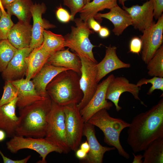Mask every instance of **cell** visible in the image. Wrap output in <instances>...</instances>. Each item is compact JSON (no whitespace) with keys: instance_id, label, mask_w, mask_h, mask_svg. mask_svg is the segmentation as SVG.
<instances>
[{"instance_id":"22","label":"cell","mask_w":163,"mask_h":163,"mask_svg":"<svg viewBox=\"0 0 163 163\" xmlns=\"http://www.w3.org/2000/svg\"><path fill=\"white\" fill-rule=\"evenodd\" d=\"M69 49L68 48L51 55L46 62L55 66L72 70L81 75L82 65L81 59L75 53L71 52Z\"/></svg>"},{"instance_id":"30","label":"cell","mask_w":163,"mask_h":163,"mask_svg":"<svg viewBox=\"0 0 163 163\" xmlns=\"http://www.w3.org/2000/svg\"><path fill=\"white\" fill-rule=\"evenodd\" d=\"M18 50L7 39L0 40V73L5 70Z\"/></svg>"},{"instance_id":"31","label":"cell","mask_w":163,"mask_h":163,"mask_svg":"<svg viewBox=\"0 0 163 163\" xmlns=\"http://www.w3.org/2000/svg\"><path fill=\"white\" fill-rule=\"evenodd\" d=\"M2 15L0 18V40L7 39L8 33L14 25L11 15L6 12L0 1Z\"/></svg>"},{"instance_id":"29","label":"cell","mask_w":163,"mask_h":163,"mask_svg":"<svg viewBox=\"0 0 163 163\" xmlns=\"http://www.w3.org/2000/svg\"><path fill=\"white\" fill-rule=\"evenodd\" d=\"M148 74L150 76L163 77V45L157 50L148 63Z\"/></svg>"},{"instance_id":"48","label":"cell","mask_w":163,"mask_h":163,"mask_svg":"<svg viewBox=\"0 0 163 163\" xmlns=\"http://www.w3.org/2000/svg\"><path fill=\"white\" fill-rule=\"evenodd\" d=\"M1 15H2V11L1 10V8L0 7V18L1 16Z\"/></svg>"},{"instance_id":"8","label":"cell","mask_w":163,"mask_h":163,"mask_svg":"<svg viewBox=\"0 0 163 163\" xmlns=\"http://www.w3.org/2000/svg\"><path fill=\"white\" fill-rule=\"evenodd\" d=\"M76 104L63 106L67 141L70 150L75 152L80 145L85 122Z\"/></svg>"},{"instance_id":"11","label":"cell","mask_w":163,"mask_h":163,"mask_svg":"<svg viewBox=\"0 0 163 163\" xmlns=\"http://www.w3.org/2000/svg\"><path fill=\"white\" fill-rule=\"evenodd\" d=\"M140 88L136 84L130 83L124 77H114L108 86L106 98L114 104L117 112L122 109V107L119 105L120 97L123 93L126 92L131 94L135 99L139 101L141 104L146 106L139 97Z\"/></svg>"},{"instance_id":"10","label":"cell","mask_w":163,"mask_h":163,"mask_svg":"<svg viewBox=\"0 0 163 163\" xmlns=\"http://www.w3.org/2000/svg\"><path fill=\"white\" fill-rule=\"evenodd\" d=\"M140 36L142 43L141 58L147 64L163 41V14L149 27L144 30Z\"/></svg>"},{"instance_id":"41","label":"cell","mask_w":163,"mask_h":163,"mask_svg":"<svg viewBox=\"0 0 163 163\" xmlns=\"http://www.w3.org/2000/svg\"><path fill=\"white\" fill-rule=\"evenodd\" d=\"M100 36L103 38L107 37L110 34L109 30L106 27H102L99 32Z\"/></svg>"},{"instance_id":"43","label":"cell","mask_w":163,"mask_h":163,"mask_svg":"<svg viewBox=\"0 0 163 163\" xmlns=\"http://www.w3.org/2000/svg\"><path fill=\"white\" fill-rule=\"evenodd\" d=\"M87 154L89 150V147L87 141L82 143L80 145V148Z\"/></svg>"},{"instance_id":"24","label":"cell","mask_w":163,"mask_h":163,"mask_svg":"<svg viewBox=\"0 0 163 163\" xmlns=\"http://www.w3.org/2000/svg\"><path fill=\"white\" fill-rule=\"evenodd\" d=\"M50 55L42 44L34 49L25 58L27 65L25 79L29 81L33 79L46 63Z\"/></svg>"},{"instance_id":"16","label":"cell","mask_w":163,"mask_h":163,"mask_svg":"<svg viewBox=\"0 0 163 163\" xmlns=\"http://www.w3.org/2000/svg\"><path fill=\"white\" fill-rule=\"evenodd\" d=\"M94 126L88 121L84 123L83 135L86 137L89 147L85 160L89 163H102L105 153L116 148L103 146L100 144L95 135Z\"/></svg>"},{"instance_id":"4","label":"cell","mask_w":163,"mask_h":163,"mask_svg":"<svg viewBox=\"0 0 163 163\" xmlns=\"http://www.w3.org/2000/svg\"><path fill=\"white\" fill-rule=\"evenodd\" d=\"M107 110L105 109L101 110L93 115L88 121L102 131L105 143L115 147L120 155L129 159V155L122 146L120 136L122 131L128 127L130 123L121 119L112 117Z\"/></svg>"},{"instance_id":"17","label":"cell","mask_w":163,"mask_h":163,"mask_svg":"<svg viewBox=\"0 0 163 163\" xmlns=\"http://www.w3.org/2000/svg\"><path fill=\"white\" fill-rule=\"evenodd\" d=\"M117 47H106L105 55L103 59L96 64L97 70V82L101 80L111 72L119 69L129 68L130 64L125 63L120 59L117 54Z\"/></svg>"},{"instance_id":"32","label":"cell","mask_w":163,"mask_h":163,"mask_svg":"<svg viewBox=\"0 0 163 163\" xmlns=\"http://www.w3.org/2000/svg\"><path fill=\"white\" fill-rule=\"evenodd\" d=\"M17 95L18 91L16 87L10 81H5L3 94L0 99V106L10 102L17 97Z\"/></svg>"},{"instance_id":"39","label":"cell","mask_w":163,"mask_h":163,"mask_svg":"<svg viewBox=\"0 0 163 163\" xmlns=\"http://www.w3.org/2000/svg\"><path fill=\"white\" fill-rule=\"evenodd\" d=\"M89 29H91L94 32L98 33L102 27L99 22L95 20L94 17L89 18L87 21Z\"/></svg>"},{"instance_id":"47","label":"cell","mask_w":163,"mask_h":163,"mask_svg":"<svg viewBox=\"0 0 163 163\" xmlns=\"http://www.w3.org/2000/svg\"><path fill=\"white\" fill-rule=\"evenodd\" d=\"M91 2V0H83L84 3L85 5Z\"/></svg>"},{"instance_id":"2","label":"cell","mask_w":163,"mask_h":163,"mask_svg":"<svg viewBox=\"0 0 163 163\" xmlns=\"http://www.w3.org/2000/svg\"><path fill=\"white\" fill-rule=\"evenodd\" d=\"M52 101L48 95L19 109V121L16 135L26 137L44 138Z\"/></svg>"},{"instance_id":"40","label":"cell","mask_w":163,"mask_h":163,"mask_svg":"<svg viewBox=\"0 0 163 163\" xmlns=\"http://www.w3.org/2000/svg\"><path fill=\"white\" fill-rule=\"evenodd\" d=\"M75 155L79 159H86L87 156V153L80 149H77L75 151Z\"/></svg>"},{"instance_id":"37","label":"cell","mask_w":163,"mask_h":163,"mask_svg":"<svg viewBox=\"0 0 163 163\" xmlns=\"http://www.w3.org/2000/svg\"><path fill=\"white\" fill-rule=\"evenodd\" d=\"M153 16L158 20L162 15L163 11V0H154Z\"/></svg>"},{"instance_id":"42","label":"cell","mask_w":163,"mask_h":163,"mask_svg":"<svg viewBox=\"0 0 163 163\" xmlns=\"http://www.w3.org/2000/svg\"><path fill=\"white\" fill-rule=\"evenodd\" d=\"M132 154L134 157L133 163H142L143 157L142 155L139 154L136 155L133 153Z\"/></svg>"},{"instance_id":"12","label":"cell","mask_w":163,"mask_h":163,"mask_svg":"<svg viewBox=\"0 0 163 163\" xmlns=\"http://www.w3.org/2000/svg\"><path fill=\"white\" fill-rule=\"evenodd\" d=\"M112 74L98 85L97 89L87 104L80 111V114L85 122L96 112L103 109L109 110L113 106L112 102L106 98V90L109 83L114 77Z\"/></svg>"},{"instance_id":"45","label":"cell","mask_w":163,"mask_h":163,"mask_svg":"<svg viewBox=\"0 0 163 163\" xmlns=\"http://www.w3.org/2000/svg\"><path fill=\"white\" fill-rule=\"evenodd\" d=\"M7 137L6 133L2 129H0V142H2L5 140Z\"/></svg>"},{"instance_id":"44","label":"cell","mask_w":163,"mask_h":163,"mask_svg":"<svg viewBox=\"0 0 163 163\" xmlns=\"http://www.w3.org/2000/svg\"><path fill=\"white\" fill-rule=\"evenodd\" d=\"M16 0H0L2 6L4 8L6 6L11 4Z\"/></svg>"},{"instance_id":"13","label":"cell","mask_w":163,"mask_h":163,"mask_svg":"<svg viewBox=\"0 0 163 163\" xmlns=\"http://www.w3.org/2000/svg\"><path fill=\"white\" fill-rule=\"evenodd\" d=\"M122 8L130 15L132 20V25L142 32L155 22L153 21L154 0H148L142 5H133L129 8L123 5Z\"/></svg>"},{"instance_id":"19","label":"cell","mask_w":163,"mask_h":163,"mask_svg":"<svg viewBox=\"0 0 163 163\" xmlns=\"http://www.w3.org/2000/svg\"><path fill=\"white\" fill-rule=\"evenodd\" d=\"M107 13H97L94 17L97 20L102 18L108 19L113 24L112 31L114 34L119 36L128 27L132 25V20L129 13L117 5L110 9Z\"/></svg>"},{"instance_id":"33","label":"cell","mask_w":163,"mask_h":163,"mask_svg":"<svg viewBox=\"0 0 163 163\" xmlns=\"http://www.w3.org/2000/svg\"><path fill=\"white\" fill-rule=\"evenodd\" d=\"M150 83L152 85L149 89L147 94L150 95L156 89L163 91V78L154 76L151 79L143 78L139 80L136 84L140 88L144 85Z\"/></svg>"},{"instance_id":"35","label":"cell","mask_w":163,"mask_h":163,"mask_svg":"<svg viewBox=\"0 0 163 163\" xmlns=\"http://www.w3.org/2000/svg\"><path fill=\"white\" fill-rule=\"evenodd\" d=\"M142 43L140 38L138 37H133L131 40L129 45V52L139 54L141 52Z\"/></svg>"},{"instance_id":"36","label":"cell","mask_w":163,"mask_h":163,"mask_svg":"<svg viewBox=\"0 0 163 163\" xmlns=\"http://www.w3.org/2000/svg\"><path fill=\"white\" fill-rule=\"evenodd\" d=\"M58 19L61 22L67 23L71 20V16L67 11L62 7H58L56 11Z\"/></svg>"},{"instance_id":"23","label":"cell","mask_w":163,"mask_h":163,"mask_svg":"<svg viewBox=\"0 0 163 163\" xmlns=\"http://www.w3.org/2000/svg\"><path fill=\"white\" fill-rule=\"evenodd\" d=\"M68 70L69 69L46 63L32 80L38 94L43 97L47 96L46 90L47 85L59 73Z\"/></svg>"},{"instance_id":"18","label":"cell","mask_w":163,"mask_h":163,"mask_svg":"<svg viewBox=\"0 0 163 163\" xmlns=\"http://www.w3.org/2000/svg\"><path fill=\"white\" fill-rule=\"evenodd\" d=\"M18 100L17 97L10 102L0 106V129L5 132L7 137L12 138L16 135L19 117L16 109Z\"/></svg>"},{"instance_id":"15","label":"cell","mask_w":163,"mask_h":163,"mask_svg":"<svg viewBox=\"0 0 163 163\" xmlns=\"http://www.w3.org/2000/svg\"><path fill=\"white\" fill-rule=\"evenodd\" d=\"M31 51L30 47L18 50L6 69L2 73V77L5 81H15L23 78L27 69L25 58Z\"/></svg>"},{"instance_id":"27","label":"cell","mask_w":163,"mask_h":163,"mask_svg":"<svg viewBox=\"0 0 163 163\" xmlns=\"http://www.w3.org/2000/svg\"><path fill=\"white\" fill-rule=\"evenodd\" d=\"M43 46L51 55L57 51L65 49V40L62 35L54 34L45 29L43 30Z\"/></svg>"},{"instance_id":"14","label":"cell","mask_w":163,"mask_h":163,"mask_svg":"<svg viewBox=\"0 0 163 163\" xmlns=\"http://www.w3.org/2000/svg\"><path fill=\"white\" fill-rule=\"evenodd\" d=\"M46 9V6L43 3L33 4L31 6L30 11L33 18V24L30 48L32 50L42 44L43 41L44 30L45 28L55 27L42 18V14L45 12Z\"/></svg>"},{"instance_id":"3","label":"cell","mask_w":163,"mask_h":163,"mask_svg":"<svg viewBox=\"0 0 163 163\" xmlns=\"http://www.w3.org/2000/svg\"><path fill=\"white\" fill-rule=\"evenodd\" d=\"M80 76L70 69L59 73L47 85V94L52 101L62 106L78 104L83 97L80 85Z\"/></svg>"},{"instance_id":"28","label":"cell","mask_w":163,"mask_h":163,"mask_svg":"<svg viewBox=\"0 0 163 163\" xmlns=\"http://www.w3.org/2000/svg\"><path fill=\"white\" fill-rule=\"evenodd\" d=\"M144 151L142 163H163V138L154 141Z\"/></svg>"},{"instance_id":"26","label":"cell","mask_w":163,"mask_h":163,"mask_svg":"<svg viewBox=\"0 0 163 163\" xmlns=\"http://www.w3.org/2000/svg\"><path fill=\"white\" fill-rule=\"evenodd\" d=\"M33 4L31 0H16L4 8L11 16H16L19 21L29 23L32 17L30 8Z\"/></svg>"},{"instance_id":"5","label":"cell","mask_w":163,"mask_h":163,"mask_svg":"<svg viewBox=\"0 0 163 163\" xmlns=\"http://www.w3.org/2000/svg\"><path fill=\"white\" fill-rule=\"evenodd\" d=\"M75 26L71 27V32L65 35V47H67L74 51L76 54L82 55L97 63L92 51L96 46L92 44L89 39V36L93 33L89 28L87 22L80 18L74 19Z\"/></svg>"},{"instance_id":"46","label":"cell","mask_w":163,"mask_h":163,"mask_svg":"<svg viewBox=\"0 0 163 163\" xmlns=\"http://www.w3.org/2000/svg\"><path fill=\"white\" fill-rule=\"evenodd\" d=\"M118 1L119 3L123 5H124L125 2L128 0H117Z\"/></svg>"},{"instance_id":"6","label":"cell","mask_w":163,"mask_h":163,"mask_svg":"<svg viewBox=\"0 0 163 163\" xmlns=\"http://www.w3.org/2000/svg\"><path fill=\"white\" fill-rule=\"evenodd\" d=\"M44 138L60 149L64 153H67L70 150L66 137L63 106L52 101L51 109L48 117L46 131Z\"/></svg>"},{"instance_id":"1","label":"cell","mask_w":163,"mask_h":163,"mask_svg":"<svg viewBox=\"0 0 163 163\" xmlns=\"http://www.w3.org/2000/svg\"><path fill=\"white\" fill-rule=\"evenodd\" d=\"M128 128L127 142L135 153L163 138V98L148 110L136 115Z\"/></svg>"},{"instance_id":"9","label":"cell","mask_w":163,"mask_h":163,"mask_svg":"<svg viewBox=\"0 0 163 163\" xmlns=\"http://www.w3.org/2000/svg\"><path fill=\"white\" fill-rule=\"evenodd\" d=\"M77 55L80 58L82 65L80 85L83 97L81 101L77 104L80 111L91 100L97 89L98 84L97 82V63L82 55Z\"/></svg>"},{"instance_id":"21","label":"cell","mask_w":163,"mask_h":163,"mask_svg":"<svg viewBox=\"0 0 163 163\" xmlns=\"http://www.w3.org/2000/svg\"><path fill=\"white\" fill-rule=\"evenodd\" d=\"M32 27L29 23L19 21L9 31L7 40L17 49L30 47Z\"/></svg>"},{"instance_id":"25","label":"cell","mask_w":163,"mask_h":163,"mask_svg":"<svg viewBox=\"0 0 163 163\" xmlns=\"http://www.w3.org/2000/svg\"><path fill=\"white\" fill-rule=\"evenodd\" d=\"M117 0H93L85 5L80 13V18L87 22L90 18L94 17L101 11L110 9L117 5Z\"/></svg>"},{"instance_id":"20","label":"cell","mask_w":163,"mask_h":163,"mask_svg":"<svg viewBox=\"0 0 163 163\" xmlns=\"http://www.w3.org/2000/svg\"><path fill=\"white\" fill-rule=\"evenodd\" d=\"M10 81L17 89L18 100L17 107L18 109L23 108L46 97H42L38 94L32 81H28L22 78Z\"/></svg>"},{"instance_id":"49","label":"cell","mask_w":163,"mask_h":163,"mask_svg":"<svg viewBox=\"0 0 163 163\" xmlns=\"http://www.w3.org/2000/svg\"><path fill=\"white\" fill-rule=\"evenodd\" d=\"M145 0V1H148V0Z\"/></svg>"},{"instance_id":"7","label":"cell","mask_w":163,"mask_h":163,"mask_svg":"<svg viewBox=\"0 0 163 163\" xmlns=\"http://www.w3.org/2000/svg\"><path fill=\"white\" fill-rule=\"evenodd\" d=\"M7 149L13 153H16L22 149H28L38 153L42 160L39 163H46V158L50 153L55 152L63 153L62 151L44 138L24 137L15 135L6 143Z\"/></svg>"},{"instance_id":"38","label":"cell","mask_w":163,"mask_h":163,"mask_svg":"<svg viewBox=\"0 0 163 163\" xmlns=\"http://www.w3.org/2000/svg\"><path fill=\"white\" fill-rule=\"evenodd\" d=\"M0 155L2 157L4 163H26L31 157V155H29L26 158L22 159L13 160L5 156L0 150Z\"/></svg>"},{"instance_id":"34","label":"cell","mask_w":163,"mask_h":163,"mask_svg":"<svg viewBox=\"0 0 163 163\" xmlns=\"http://www.w3.org/2000/svg\"><path fill=\"white\" fill-rule=\"evenodd\" d=\"M63 5L70 10L72 21H73L75 14L80 12L85 5L83 0H63Z\"/></svg>"}]
</instances>
